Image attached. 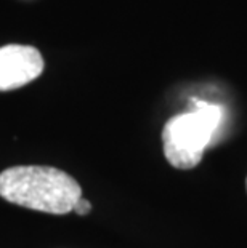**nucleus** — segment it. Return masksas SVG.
Returning <instances> with one entry per match:
<instances>
[{
    "mask_svg": "<svg viewBox=\"0 0 247 248\" xmlns=\"http://www.w3.org/2000/svg\"><path fill=\"white\" fill-rule=\"evenodd\" d=\"M0 197L51 215L74 212L82 189L71 175L51 167H13L0 173Z\"/></svg>",
    "mask_w": 247,
    "mask_h": 248,
    "instance_id": "nucleus-1",
    "label": "nucleus"
},
{
    "mask_svg": "<svg viewBox=\"0 0 247 248\" xmlns=\"http://www.w3.org/2000/svg\"><path fill=\"white\" fill-rule=\"evenodd\" d=\"M190 112L167 120L162 130L164 155L178 170H191L202 160L204 151L214 141L225 120L223 108L194 98Z\"/></svg>",
    "mask_w": 247,
    "mask_h": 248,
    "instance_id": "nucleus-2",
    "label": "nucleus"
},
{
    "mask_svg": "<svg viewBox=\"0 0 247 248\" xmlns=\"http://www.w3.org/2000/svg\"><path fill=\"white\" fill-rule=\"evenodd\" d=\"M44 72V58L29 45H5L0 48V92H10L35 80Z\"/></svg>",
    "mask_w": 247,
    "mask_h": 248,
    "instance_id": "nucleus-3",
    "label": "nucleus"
},
{
    "mask_svg": "<svg viewBox=\"0 0 247 248\" xmlns=\"http://www.w3.org/2000/svg\"><path fill=\"white\" fill-rule=\"evenodd\" d=\"M90 210H92V203L88 202V200H85L83 197H81L77 200V203H76V207H74V212L79 215V216H85L90 213Z\"/></svg>",
    "mask_w": 247,
    "mask_h": 248,
    "instance_id": "nucleus-4",
    "label": "nucleus"
},
{
    "mask_svg": "<svg viewBox=\"0 0 247 248\" xmlns=\"http://www.w3.org/2000/svg\"><path fill=\"white\" fill-rule=\"evenodd\" d=\"M246 186H247V181H246Z\"/></svg>",
    "mask_w": 247,
    "mask_h": 248,
    "instance_id": "nucleus-5",
    "label": "nucleus"
}]
</instances>
